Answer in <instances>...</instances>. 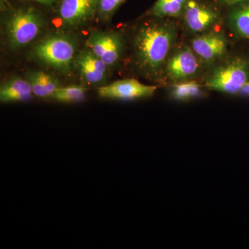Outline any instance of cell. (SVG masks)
I'll return each instance as SVG.
<instances>
[{
  "label": "cell",
  "instance_id": "cell-4",
  "mask_svg": "<svg viewBox=\"0 0 249 249\" xmlns=\"http://www.w3.org/2000/svg\"><path fill=\"white\" fill-rule=\"evenodd\" d=\"M249 81V59L235 56L218 65L205 82L208 89L228 94H239Z\"/></svg>",
  "mask_w": 249,
  "mask_h": 249
},
{
  "label": "cell",
  "instance_id": "cell-5",
  "mask_svg": "<svg viewBox=\"0 0 249 249\" xmlns=\"http://www.w3.org/2000/svg\"><path fill=\"white\" fill-rule=\"evenodd\" d=\"M86 47L108 67H113L124 55V36L117 31H94L87 39Z\"/></svg>",
  "mask_w": 249,
  "mask_h": 249
},
{
  "label": "cell",
  "instance_id": "cell-22",
  "mask_svg": "<svg viewBox=\"0 0 249 249\" xmlns=\"http://www.w3.org/2000/svg\"><path fill=\"white\" fill-rule=\"evenodd\" d=\"M0 5H1V11H5V10L8 9L9 1H8V0H0Z\"/></svg>",
  "mask_w": 249,
  "mask_h": 249
},
{
  "label": "cell",
  "instance_id": "cell-21",
  "mask_svg": "<svg viewBox=\"0 0 249 249\" xmlns=\"http://www.w3.org/2000/svg\"><path fill=\"white\" fill-rule=\"evenodd\" d=\"M221 4L225 5L227 6H231L232 5L237 4V3L240 2L243 0H218Z\"/></svg>",
  "mask_w": 249,
  "mask_h": 249
},
{
  "label": "cell",
  "instance_id": "cell-7",
  "mask_svg": "<svg viewBox=\"0 0 249 249\" xmlns=\"http://www.w3.org/2000/svg\"><path fill=\"white\" fill-rule=\"evenodd\" d=\"M98 0H59L57 14L62 27L76 30L88 25L96 17Z\"/></svg>",
  "mask_w": 249,
  "mask_h": 249
},
{
  "label": "cell",
  "instance_id": "cell-1",
  "mask_svg": "<svg viewBox=\"0 0 249 249\" xmlns=\"http://www.w3.org/2000/svg\"><path fill=\"white\" fill-rule=\"evenodd\" d=\"M177 37L175 24L161 18L137 28L133 37L134 62L142 76L154 81L161 78Z\"/></svg>",
  "mask_w": 249,
  "mask_h": 249
},
{
  "label": "cell",
  "instance_id": "cell-6",
  "mask_svg": "<svg viewBox=\"0 0 249 249\" xmlns=\"http://www.w3.org/2000/svg\"><path fill=\"white\" fill-rule=\"evenodd\" d=\"M201 60L191 47L173 49L165 65L163 75L173 83L189 81L200 73Z\"/></svg>",
  "mask_w": 249,
  "mask_h": 249
},
{
  "label": "cell",
  "instance_id": "cell-13",
  "mask_svg": "<svg viewBox=\"0 0 249 249\" xmlns=\"http://www.w3.org/2000/svg\"><path fill=\"white\" fill-rule=\"evenodd\" d=\"M229 7V29L237 38L249 39V0H243Z\"/></svg>",
  "mask_w": 249,
  "mask_h": 249
},
{
  "label": "cell",
  "instance_id": "cell-14",
  "mask_svg": "<svg viewBox=\"0 0 249 249\" xmlns=\"http://www.w3.org/2000/svg\"><path fill=\"white\" fill-rule=\"evenodd\" d=\"M26 79L30 83L34 96L37 98L50 99L62 87L55 76L43 71H29L26 75Z\"/></svg>",
  "mask_w": 249,
  "mask_h": 249
},
{
  "label": "cell",
  "instance_id": "cell-3",
  "mask_svg": "<svg viewBox=\"0 0 249 249\" xmlns=\"http://www.w3.org/2000/svg\"><path fill=\"white\" fill-rule=\"evenodd\" d=\"M45 25V18L34 8L14 10L4 21L6 43L13 51L24 48L37 38Z\"/></svg>",
  "mask_w": 249,
  "mask_h": 249
},
{
  "label": "cell",
  "instance_id": "cell-16",
  "mask_svg": "<svg viewBox=\"0 0 249 249\" xmlns=\"http://www.w3.org/2000/svg\"><path fill=\"white\" fill-rule=\"evenodd\" d=\"M188 0H157L149 15L157 18H182Z\"/></svg>",
  "mask_w": 249,
  "mask_h": 249
},
{
  "label": "cell",
  "instance_id": "cell-20",
  "mask_svg": "<svg viewBox=\"0 0 249 249\" xmlns=\"http://www.w3.org/2000/svg\"><path fill=\"white\" fill-rule=\"evenodd\" d=\"M238 95L242 97L249 98V81L244 85Z\"/></svg>",
  "mask_w": 249,
  "mask_h": 249
},
{
  "label": "cell",
  "instance_id": "cell-12",
  "mask_svg": "<svg viewBox=\"0 0 249 249\" xmlns=\"http://www.w3.org/2000/svg\"><path fill=\"white\" fill-rule=\"evenodd\" d=\"M34 96L30 83L20 77L8 80L0 88V101L3 103L29 102Z\"/></svg>",
  "mask_w": 249,
  "mask_h": 249
},
{
  "label": "cell",
  "instance_id": "cell-9",
  "mask_svg": "<svg viewBox=\"0 0 249 249\" xmlns=\"http://www.w3.org/2000/svg\"><path fill=\"white\" fill-rule=\"evenodd\" d=\"M191 45L201 63L207 66L219 61L227 53V40L221 32L207 31L194 37Z\"/></svg>",
  "mask_w": 249,
  "mask_h": 249
},
{
  "label": "cell",
  "instance_id": "cell-2",
  "mask_svg": "<svg viewBox=\"0 0 249 249\" xmlns=\"http://www.w3.org/2000/svg\"><path fill=\"white\" fill-rule=\"evenodd\" d=\"M78 52V38L67 32L49 34L37 42L32 49L33 56L36 60L65 74L74 67Z\"/></svg>",
  "mask_w": 249,
  "mask_h": 249
},
{
  "label": "cell",
  "instance_id": "cell-11",
  "mask_svg": "<svg viewBox=\"0 0 249 249\" xmlns=\"http://www.w3.org/2000/svg\"><path fill=\"white\" fill-rule=\"evenodd\" d=\"M74 68L87 85L98 86L107 81L109 67L87 47L76 54Z\"/></svg>",
  "mask_w": 249,
  "mask_h": 249
},
{
  "label": "cell",
  "instance_id": "cell-10",
  "mask_svg": "<svg viewBox=\"0 0 249 249\" xmlns=\"http://www.w3.org/2000/svg\"><path fill=\"white\" fill-rule=\"evenodd\" d=\"M157 89L156 86L142 84L137 80L124 79L100 87L98 94L100 97L106 99L134 101L150 97Z\"/></svg>",
  "mask_w": 249,
  "mask_h": 249
},
{
  "label": "cell",
  "instance_id": "cell-15",
  "mask_svg": "<svg viewBox=\"0 0 249 249\" xmlns=\"http://www.w3.org/2000/svg\"><path fill=\"white\" fill-rule=\"evenodd\" d=\"M206 95L202 85L193 80L174 83L169 89L170 97L181 102L203 98Z\"/></svg>",
  "mask_w": 249,
  "mask_h": 249
},
{
  "label": "cell",
  "instance_id": "cell-18",
  "mask_svg": "<svg viewBox=\"0 0 249 249\" xmlns=\"http://www.w3.org/2000/svg\"><path fill=\"white\" fill-rule=\"evenodd\" d=\"M127 0H98L96 17L102 22H107L116 11Z\"/></svg>",
  "mask_w": 249,
  "mask_h": 249
},
{
  "label": "cell",
  "instance_id": "cell-17",
  "mask_svg": "<svg viewBox=\"0 0 249 249\" xmlns=\"http://www.w3.org/2000/svg\"><path fill=\"white\" fill-rule=\"evenodd\" d=\"M87 88L82 86H70L59 88L50 99L62 103H78L85 99Z\"/></svg>",
  "mask_w": 249,
  "mask_h": 249
},
{
  "label": "cell",
  "instance_id": "cell-19",
  "mask_svg": "<svg viewBox=\"0 0 249 249\" xmlns=\"http://www.w3.org/2000/svg\"><path fill=\"white\" fill-rule=\"evenodd\" d=\"M35 1L39 4L45 5L47 6H52L53 5L58 4L59 0H31Z\"/></svg>",
  "mask_w": 249,
  "mask_h": 249
},
{
  "label": "cell",
  "instance_id": "cell-8",
  "mask_svg": "<svg viewBox=\"0 0 249 249\" xmlns=\"http://www.w3.org/2000/svg\"><path fill=\"white\" fill-rule=\"evenodd\" d=\"M183 19L193 34H204L219 22L220 15L214 6L203 0H188Z\"/></svg>",
  "mask_w": 249,
  "mask_h": 249
}]
</instances>
